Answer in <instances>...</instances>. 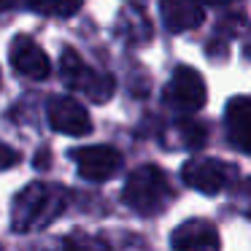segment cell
I'll return each instance as SVG.
<instances>
[{"label": "cell", "mask_w": 251, "mask_h": 251, "mask_svg": "<svg viewBox=\"0 0 251 251\" xmlns=\"http://www.w3.org/2000/svg\"><path fill=\"white\" fill-rule=\"evenodd\" d=\"M65 205H68V192L62 186L35 181L14 197L11 224L17 232H35V229L49 227L65 211Z\"/></svg>", "instance_id": "1"}, {"label": "cell", "mask_w": 251, "mask_h": 251, "mask_svg": "<svg viewBox=\"0 0 251 251\" xmlns=\"http://www.w3.org/2000/svg\"><path fill=\"white\" fill-rule=\"evenodd\" d=\"M125 202L141 216H154V213L165 211L173 197V186L162 168L157 165H141L130 173L122 192Z\"/></svg>", "instance_id": "2"}, {"label": "cell", "mask_w": 251, "mask_h": 251, "mask_svg": "<svg viewBox=\"0 0 251 251\" xmlns=\"http://www.w3.org/2000/svg\"><path fill=\"white\" fill-rule=\"evenodd\" d=\"M60 76H62V81H65L68 87L76 89V92H81V95H87L92 103H105V100H111L114 92H116L114 76L98 73V71H92V68H87L84 60L78 57V51H73V49L62 51Z\"/></svg>", "instance_id": "3"}, {"label": "cell", "mask_w": 251, "mask_h": 251, "mask_svg": "<svg viewBox=\"0 0 251 251\" xmlns=\"http://www.w3.org/2000/svg\"><path fill=\"white\" fill-rule=\"evenodd\" d=\"M181 178L186 186L202 192V195H216V192L227 189L229 184H235L238 178V168L232 162L213 157H197L181 168Z\"/></svg>", "instance_id": "4"}, {"label": "cell", "mask_w": 251, "mask_h": 251, "mask_svg": "<svg viewBox=\"0 0 251 251\" xmlns=\"http://www.w3.org/2000/svg\"><path fill=\"white\" fill-rule=\"evenodd\" d=\"M165 100L178 111H200L205 105V81L189 65H178L170 76V84L165 89Z\"/></svg>", "instance_id": "5"}, {"label": "cell", "mask_w": 251, "mask_h": 251, "mask_svg": "<svg viewBox=\"0 0 251 251\" xmlns=\"http://www.w3.org/2000/svg\"><path fill=\"white\" fill-rule=\"evenodd\" d=\"M46 119H49L51 130L71 138H84L92 132V119H89L87 108L68 95H57L46 103Z\"/></svg>", "instance_id": "6"}, {"label": "cell", "mask_w": 251, "mask_h": 251, "mask_svg": "<svg viewBox=\"0 0 251 251\" xmlns=\"http://www.w3.org/2000/svg\"><path fill=\"white\" fill-rule=\"evenodd\" d=\"M71 157L87 181H108L122 168V154L114 146H81L73 149Z\"/></svg>", "instance_id": "7"}, {"label": "cell", "mask_w": 251, "mask_h": 251, "mask_svg": "<svg viewBox=\"0 0 251 251\" xmlns=\"http://www.w3.org/2000/svg\"><path fill=\"white\" fill-rule=\"evenodd\" d=\"M8 57H11L14 71L25 78L44 81L51 73V62H49V57H46V51L41 49L33 38H27V35H17V38H14L11 49H8Z\"/></svg>", "instance_id": "8"}, {"label": "cell", "mask_w": 251, "mask_h": 251, "mask_svg": "<svg viewBox=\"0 0 251 251\" xmlns=\"http://www.w3.org/2000/svg\"><path fill=\"white\" fill-rule=\"evenodd\" d=\"M173 251H222V240L211 222L205 219H189L170 235Z\"/></svg>", "instance_id": "9"}, {"label": "cell", "mask_w": 251, "mask_h": 251, "mask_svg": "<svg viewBox=\"0 0 251 251\" xmlns=\"http://www.w3.org/2000/svg\"><path fill=\"white\" fill-rule=\"evenodd\" d=\"M159 14L170 33L195 30L205 19V8L200 0H159Z\"/></svg>", "instance_id": "10"}, {"label": "cell", "mask_w": 251, "mask_h": 251, "mask_svg": "<svg viewBox=\"0 0 251 251\" xmlns=\"http://www.w3.org/2000/svg\"><path fill=\"white\" fill-rule=\"evenodd\" d=\"M224 122H227V135L229 143L240 151L251 154V98H232L227 103V114H224Z\"/></svg>", "instance_id": "11"}, {"label": "cell", "mask_w": 251, "mask_h": 251, "mask_svg": "<svg viewBox=\"0 0 251 251\" xmlns=\"http://www.w3.org/2000/svg\"><path fill=\"white\" fill-rule=\"evenodd\" d=\"M27 8L44 17H73L81 8L84 0H25Z\"/></svg>", "instance_id": "12"}, {"label": "cell", "mask_w": 251, "mask_h": 251, "mask_svg": "<svg viewBox=\"0 0 251 251\" xmlns=\"http://www.w3.org/2000/svg\"><path fill=\"white\" fill-rule=\"evenodd\" d=\"M62 251H111L108 243L89 232H71L62 240Z\"/></svg>", "instance_id": "13"}, {"label": "cell", "mask_w": 251, "mask_h": 251, "mask_svg": "<svg viewBox=\"0 0 251 251\" xmlns=\"http://www.w3.org/2000/svg\"><path fill=\"white\" fill-rule=\"evenodd\" d=\"M178 135H181V141H184V146L197 149V146L205 143V127L195 125V122H184V125L178 127Z\"/></svg>", "instance_id": "14"}, {"label": "cell", "mask_w": 251, "mask_h": 251, "mask_svg": "<svg viewBox=\"0 0 251 251\" xmlns=\"http://www.w3.org/2000/svg\"><path fill=\"white\" fill-rule=\"evenodd\" d=\"M19 151L11 146H6V143H0V170H8V168H17L19 165Z\"/></svg>", "instance_id": "15"}, {"label": "cell", "mask_w": 251, "mask_h": 251, "mask_svg": "<svg viewBox=\"0 0 251 251\" xmlns=\"http://www.w3.org/2000/svg\"><path fill=\"white\" fill-rule=\"evenodd\" d=\"M35 165H38V168H46V165H51V154L46 151V149H41V154H38V162H35Z\"/></svg>", "instance_id": "16"}, {"label": "cell", "mask_w": 251, "mask_h": 251, "mask_svg": "<svg viewBox=\"0 0 251 251\" xmlns=\"http://www.w3.org/2000/svg\"><path fill=\"white\" fill-rule=\"evenodd\" d=\"M14 8V0H0V14L3 11H11Z\"/></svg>", "instance_id": "17"}, {"label": "cell", "mask_w": 251, "mask_h": 251, "mask_svg": "<svg viewBox=\"0 0 251 251\" xmlns=\"http://www.w3.org/2000/svg\"><path fill=\"white\" fill-rule=\"evenodd\" d=\"M200 3H208V6H224V3H229V0H200Z\"/></svg>", "instance_id": "18"}]
</instances>
